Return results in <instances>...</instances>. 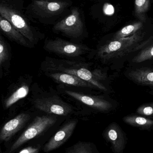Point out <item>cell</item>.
I'll return each mask as SVG.
<instances>
[{
  "label": "cell",
  "instance_id": "1",
  "mask_svg": "<svg viewBox=\"0 0 153 153\" xmlns=\"http://www.w3.org/2000/svg\"><path fill=\"white\" fill-rule=\"evenodd\" d=\"M43 65V69L51 73L57 71L75 75L89 82L98 89L105 91L107 90L101 82L106 78L105 74L101 70L96 69L91 71L82 63L51 58L46 59Z\"/></svg>",
  "mask_w": 153,
  "mask_h": 153
},
{
  "label": "cell",
  "instance_id": "2",
  "mask_svg": "<svg viewBox=\"0 0 153 153\" xmlns=\"http://www.w3.org/2000/svg\"><path fill=\"white\" fill-rule=\"evenodd\" d=\"M144 35L138 31L130 36L114 39L100 47L97 54L98 57L102 60L119 58L138 50L150 41V39L142 41Z\"/></svg>",
  "mask_w": 153,
  "mask_h": 153
},
{
  "label": "cell",
  "instance_id": "3",
  "mask_svg": "<svg viewBox=\"0 0 153 153\" xmlns=\"http://www.w3.org/2000/svg\"><path fill=\"white\" fill-rule=\"evenodd\" d=\"M56 121L57 119L55 117L50 116L36 117L30 126L12 146L10 152L14 151L29 140H31L40 134L47 128L53 126Z\"/></svg>",
  "mask_w": 153,
  "mask_h": 153
},
{
  "label": "cell",
  "instance_id": "4",
  "mask_svg": "<svg viewBox=\"0 0 153 153\" xmlns=\"http://www.w3.org/2000/svg\"><path fill=\"white\" fill-rule=\"evenodd\" d=\"M44 48L50 53L70 57L80 56L89 50V48L84 45L74 44L60 39L47 41Z\"/></svg>",
  "mask_w": 153,
  "mask_h": 153
},
{
  "label": "cell",
  "instance_id": "5",
  "mask_svg": "<svg viewBox=\"0 0 153 153\" xmlns=\"http://www.w3.org/2000/svg\"><path fill=\"white\" fill-rule=\"evenodd\" d=\"M0 14L17 29L27 39L31 42L35 40L30 27L20 13L11 7L3 4L0 5Z\"/></svg>",
  "mask_w": 153,
  "mask_h": 153
},
{
  "label": "cell",
  "instance_id": "6",
  "mask_svg": "<svg viewBox=\"0 0 153 153\" xmlns=\"http://www.w3.org/2000/svg\"><path fill=\"white\" fill-rule=\"evenodd\" d=\"M84 25L80 13L76 9L73 10L72 13L56 24L54 29L70 37H79L83 32Z\"/></svg>",
  "mask_w": 153,
  "mask_h": 153
},
{
  "label": "cell",
  "instance_id": "7",
  "mask_svg": "<svg viewBox=\"0 0 153 153\" xmlns=\"http://www.w3.org/2000/svg\"><path fill=\"white\" fill-rule=\"evenodd\" d=\"M35 107L41 111L49 114L66 116L72 113V108L57 96L37 99Z\"/></svg>",
  "mask_w": 153,
  "mask_h": 153
},
{
  "label": "cell",
  "instance_id": "8",
  "mask_svg": "<svg viewBox=\"0 0 153 153\" xmlns=\"http://www.w3.org/2000/svg\"><path fill=\"white\" fill-rule=\"evenodd\" d=\"M77 123V120H72L60 128L45 145L43 149L44 152H51L64 143L72 135Z\"/></svg>",
  "mask_w": 153,
  "mask_h": 153
},
{
  "label": "cell",
  "instance_id": "9",
  "mask_svg": "<svg viewBox=\"0 0 153 153\" xmlns=\"http://www.w3.org/2000/svg\"><path fill=\"white\" fill-rule=\"evenodd\" d=\"M30 119V116L29 114L22 113L5 123L0 133L1 142L9 141L14 134L24 126Z\"/></svg>",
  "mask_w": 153,
  "mask_h": 153
},
{
  "label": "cell",
  "instance_id": "10",
  "mask_svg": "<svg viewBox=\"0 0 153 153\" xmlns=\"http://www.w3.org/2000/svg\"><path fill=\"white\" fill-rule=\"evenodd\" d=\"M65 93L73 99L98 110L105 111L108 110L112 107L110 102L99 97L87 95L69 90L65 91Z\"/></svg>",
  "mask_w": 153,
  "mask_h": 153
},
{
  "label": "cell",
  "instance_id": "11",
  "mask_svg": "<svg viewBox=\"0 0 153 153\" xmlns=\"http://www.w3.org/2000/svg\"><path fill=\"white\" fill-rule=\"evenodd\" d=\"M49 76L56 82L60 83L77 87L94 88L95 86L89 82L81 79L78 76L65 73L52 72Z\"/></svg>",
  "mask_w": 153,
  "mask_h": 153
},
{
  "label": "cell",
  "instance_id": "12",
  "mask_svg": "<svg viewBox=\"0 0 153 153\" xmlns=\"http://www.w3.org/2000/svg\"><path fill=\"white\" fill-rule=\"evenodd\" d=\"M0 27L2 31L9 39L17 44L26 47L31 48L25 37L9 21L0 16Z\"/></svg>",
  "mask_w": 153,
  "mask_h": 153
},
{
  "label": "cell",
  "instance_id": "13",
  "mask_svg": "<svg viewBox=\"0 0 153 153\" xmlns=\"http://www.w3.org/2000/svg\"><path fill=\"white\" fill-rule=\"evenodd\" d=\"M129 76L137 83L153 85V69L145 68L137 69L131 71Z\"/></svg>",
  "mask_w": 153,
  "mask_h": 153
},
{
  "label": "cell",
  "instance_id": "14",
  "mask_svg": "<svg viewBox=\"0 0 153 153\" xmlns=\"http://www.w3.org/2000/svg\"><path fill=\"white\" fill-rule=\"evenodd\" d=\"M29 91V88L28 85H24L17 89L13 92L4 102V107L5 109L12 106L14 103L19 101V100L25 98L28 95Z\"/></svg>",
  "mask_w": 153,
  "mask_h": 153
},
{
  "label": "cell",
  "instance_id": "15",
  "mask_svg": "<svg viewBox=\"0 0 153 153\" xmlns=\"http://www.w3.org/2000/svg\"><path fill=\"white\" fill-rule=\"evenodd\" d=\"M34 4L38 10H43L44 12L48 13H56L64 6V4L62 2L42 1H36Z\"/></svg>",
  "mask_w": 153,
  "mask_h": 153
},
{
  "label": "cell",
  "instance_id": "16",
  "mask_svg": "<svg viewBox=\"0 0 153 153\" xmlns=\"http://www.w3.org/2000/svg\"><path fill=\"white\" fill-rule=\"evenodd\" d=\"M143 27V23L142 22H138L127 25L116 33L114 36V39H118L132 36L139 31Z\"/></svg>",
  "mask_w": 153,
  "mask_h": 153
},
{
  "label": "cell",
  "instance_id": "17",
  "mask_svg": "<svg viewBox=\"0 0 153 153\" xmlns=\"http://www.w3.org/2000/svg\"><path fill=\"white\" fill-rule=\"evenodd\" d=\"M135 14L142 22L146 21V13L150 6V0H135Z\"/></svg>",
  "mask_w": 153,
  "mask_h": 153
},
{
  "label": "cell",
  "instance_id": "18",
  "mask_svg": "<svg viewBox=\"0 0 153 153\" xmlns=\"http://www.w3.org/2000/svg\"><path fill=\"white\" fill-rule=\"evenodd\" d=\"M153 58V44L142 50L134 57L133 62L135 63L143 62Z\"/></svg>",
  "mask_w": 153,
  "mask_h": 153
},
{
  "label": "cell",
  "instance_id": "19",
  "mask_svg": "<svg viewBox=\"0 0 153 153\" xmlns=\"http://www.w3.org/2000/svg\"><path fill=\"white\" fill-rule=\"evenodd\" d=\"M124 120L128 124L140 126H149L153 125V120L147 119L143 117L137 116L127 117Z\"/></svg>",
  "mask_w": 153,
  "mask_h": 153
},
{
  "label": "cell",
  "instance_id": "20",
  "mask_svg": "<svg viewBox=\"0 0 153 153\" xmlns=\"http://www.w3.org/2000/svg\"><path fill=\"white\" fill-rule=\"evenodd\" d=\"M67 153H93L89 144L79 143L69 148Z\"/></svg>",
  "mask_w": 153,
  "mask_h": 153
},
{
  "label": "cell",
  "instance_id": "21",
  "mask_svg": "<svg viewBox=\"0 0 153 153\" xmlns=\"http://www.w3.org/2000/svg\"><path fill=\"white\" fill-rule=\"evenodd\" d=\"M9 52L6 43L2 37L0 39V66L1 67L2 64L9 59Z\"/></svg>",
  "mask_w": 153,
  "mask_h": 153
},
{
  "label": "cell",
  "instance_id": "22",
  "mask_svg": "<svg viewBox=\"0 0 153 153\" xmlns=\"http://www.w3.org/2000/svg\"><path fill=\"white\" fill-rule=\"evenodd\" d=\"M137 112L145 116L153 115V103L146 104L140 106L137 109Z\"/></svg>",
  "mask_w": 153,
  "mask_h": 153
},
{
  "label": "cell",
  "instance_id": "23",
  "mask_svg": "<svg viewBox=\"0 0 153 153\" xmlns=\"http://www.w3.org/2000/svg\"><path fill=\"white\" fill-rule=\"evenodd\" d=\"M40 146H29L22 149L19 153H39Z\"/></svg>",
  "mask_w": 153,
  "mask_h": 153
},
{
  "label": "cell",
  "instance_id": "24",
  "mask_svg": "<svg viewBox=\"0 0 153 153\" xmlns=\"http://www.w3.org/2000/svg\"><path fill=\"white\" fill-rule=\"evenodd\" d=\"M103 11L107 15H112L114 13V7L109 4H105L103 8Z\"/></svg>",
  "mask_w": 153,
  "mask_h": 153
},
{
  "label": "cell",
  "instance_id": "25",
  "mask_svg": "<svg viewBox=\"0 0 153 153\" xmlns=\"http://www.w3.org/2000/svg\"><path fill=\"white\" fill-rule=\"evenodd\" d=\"M108 136L110 140L115 141L118 137L117 133L116 130L113 129H110L108 132Z\"/></svg>",
  "mask_w": 153,
  "mask_h": 153
},
{
  "label": "cell",
  "instance_id": "26",
  "mask_svg": "<svg viewBox=\"0 0 153 153\" xmlns=\"http://www.w3.org/2000/svg\"></svg>",
  "mask_w": 153,
  "mask_h": 153
}]
</instances>
